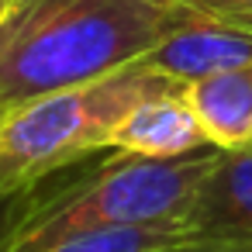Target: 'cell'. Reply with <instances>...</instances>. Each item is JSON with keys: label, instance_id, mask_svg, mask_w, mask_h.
Returning a JSON list of instances; mask_svg holds the SVG:
<instances>
[{"label": "cell", "instance_id": "cell-2", "mask_svg": "<svg viewBox=\"0 0 252 252\" xmlns=\"http://www.w3.org/2000/svg\"><path fill=\"white\" fill-rule=\"evenodd\" d=\"M221 149L207 145L180 159H149L107 149L38 187L7 252H42L80 231L107 228H180L200 180Z\"/></svg>", "mask_w": 252, "mask_h": 252}, {"label": "cell", "instance_id": "cell-10", "mask_svg": "<svg viewBox=\"0 0 252 252\" xmlns=\"http://www.w3.org/2000/svg\"><path fill=\"white\" fill-rule=\"evenodd\" d=\"M190 7H200L207 14H238V11H252V0H183Z\"/></svg>", "mask_w": 252, "mask_h": 252}, {"label": "cell", "instance_id": "cell-11", "mask_svg": "<svg viewBox=\"0 0 252 252\" xmlns=\"http://www.w3.org/2000/svg\"><path fill=\"white\" fill-rule=\"evenodd\" d=\"M173 252H252L249 242H187Z\"/></svg>", "mask_w": 252, "mask_h": 252}, {"label": "cell", "instance_id": "cell-3", "mask_svg": "<svg viewBox=\"0 0 252 252\" xmlns=\"http://www.w3.org/2000/svg\"><path fill=\"white\" fill-rule=\"evenodd\" d=\"M187 87L142 63L104 80L38 97L0 121V190L25 193L114 145L118 125L142 100Z\"/></svg>", "mask_w": 252, "mask_h": 252}, {"label": "cell", "instance_id": "cell-8", "mask_svg": "<svg viewBox=\"0 0 252 252\" xmlns=\"http://www.w3.org/2000/svg\"><path fill=\"white\" fill-rule=\"evenodd\" d=\"M183 228H107V231H80L63 242L45 245L42 252H173L187 245Z\"/></svg>", "mask_w": 252, "mask_h": 252}, {"label": "cell", "instance_id": "cell-13", "mask_svg": "<svg viewBox=\"0 0 252 252\" xmlns=\"http://www.w3.org/2000/svg\"><path fill=\"white\" fill-rule=\"evenodd\" d=\"M21 4V0H0V25H4L11 14H14V7Z\"/></svg>", "mask_w": 252, "mask_h": 252}, {"label": "cell", "instance_id": "cell-12", "mask_svg": "<svg viewBox=\"0 0 252 252\" xmlns=\"http://www.w3.org/2000/svg\"><path fill=\"white\" fill-rule=\"evenodd\" d=\"M218 18H224V21H231V25H238V28H249V32H252V11H238V14H218Z\"/></svg>", "mask_w": 252, "mask_h": 252}, {"label": "cell", "instance_id": "cell-6", "mask_svg": "<svg viewBox=\"0 0 252 252\" xmlns=\"http://www.w3.org/2000/svg\"><path fill=\"white\" fill-rule=\"evenodd\" d=\"M207 145L211 142L187 100V87H176L131 107L128 118L118 125L111 149L149 159H180Z\"/></svg>", "mask_w": 252, "mask_h": 252}, {"label": "cell", "instance_id": "cell-1", "mask_svg": "<svg viewBox=\"0 0 252 252\" xmlns=\"http://www.w3.org/2000/svg\"><path fill=\"white\" fill-rule=\"evenodd\" d=\"M204 14L183 0H21L0 25V121L138 63Z\"/></svg>", "mask_w": 252, "mask_h": 252}, {"label": "cell", "instance_id": "cell-4", "mask_svg": "<svg viewBox=\"0 0 252 252\" xmlns=\"http://www.w3.org/2000/svg\"><path fill=\"white\" fill-rule=\"evenodd\" d=\"M180 228L190 242L252 245V149H221L200 180Z\"/></svg>", "mask_w": 252, "mask_h": 252}, {"label": "cell", "instance_id": "cell-5", "mask_svg": "<svg viewBox=\"0 0 252 252\" xmlns=\"http://www.w3.org/2000/svg\"><path fill=\"white\" fill-rule=\"evenodd\" d=\"M138 63L169 80L193 83V80H204V76H214V73H224L235 66H249L252 63V32L238 28L218 14H204L200 21L169 35L162 45H156Z\"/></svg>", "mask_w": 252, "mask_h": 252}, {"label": "cell", "instance_id": "cell-7", "mask_svg": "<svg viewBox=\"0 0 252 252\" xmlns=\"http://www.w3.org/2000/svg\"><path fill=\"white\" fill-rule=\"evenodd\" d=\"M187 100L218 149H252V63L187 83Z\"/></svg>", "mask_w": 252, "mask_h": 252}, {"label": "cell", "instance_id": "cell-9", "mask_svg": "<svg viewBox=\"0 0 252 252\" xmlns=\"http://www.w3.org/2000/svg\"><path fill=\"white\" fill-rule=\"evenodd\" d=\"M38 197V187L35 190H25V193H7V190H0V252H7L21 221L28 218L32 204Z\"/></svg>", "mask_w": 252, "mask_h": 252}]
</instances>
